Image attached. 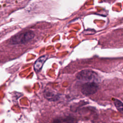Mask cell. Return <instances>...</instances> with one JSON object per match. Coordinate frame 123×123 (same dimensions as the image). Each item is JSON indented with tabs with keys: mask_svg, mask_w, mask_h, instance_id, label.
<instances>
[{
	"mask_svg": "<svg viewBox=\"0 0 123 123\" xmlns=\"http://www.w3.org/2000/svg\"><path fill=\"white\" fill-rule=\"evenodd\" d=\"M34 33L31 31L20 33L12 37L10 39V43L12 45L25 44L32 40L34 37Z\"/></svg>",
	"mask_w": 123,
	"mask_h": 123,
	"instance_id": "obj_1",
	"label": "cell"
},
{
	"mask_svg": "<svg viewBox=\"0 0 123 123\" xmlns=\"http://www.w3.org/2000/svg\"><path fill=\"white\" fill-rule=\"evenodd\" d=\"M97 74L94 71L86 69L79 72L76 75V78L82 81L86 82H94L97 80Z\"/></svg>",
	"mask_w": 123,
	"mask_h": 123,
	"instance_id": "obj_2",
	"label": "cell"
},
{
	"mask_svg": "<svg viewBox=\"0 0 123 123\" xmlns=\"http://www.w3.org/2000/svg\"><path fill=\"white\" fill-rule=\"evenodd\" d=\"M98 89V86L95 82H88L82 86L81 92L83 95L88 96L95 94Z\"/></svg>",
	"mask_w": 123,
	"mask_h": 123,
	"instance_id": "obj_3",
	"label": "cell"
},
{
	"mask_svg": "<svg viewBox=\"0 0 123 123\" xmlns=\"http://www.w3.org/2000/svg\"><path fill=\"white\" fill-rule=\"evenodd\" d=\"M47 59V56L43 55L39 58L34 63V69L36 72H39L42 68L43 65Z\"/></svg>",
	"mask_w": 123,
	"mask_h": 123,
	"instance_id": "obj_4",
	"label": "cell"
},
{
	"mask_svg": "<svg viewBox=\"0 0 123 123\" xmlns=\"http://www.w3.org/2000/svg\"><path fill=\"white\" fill-rule=\"evenodd\" d=\"M45 97L49 100H54L57 99L58 96L53 92L45 91L44 92Z\"/></svg>",
	"mask_w": 123,
	"mask_h": 123,
	"instance_id": "obj_5",
	"label": "cell"
},
{
	"mask_svg": "<svg viewBox=\"0 0 123 123\" xmlns=\"http://www.w3.org/2000/svg\"><path fill=\"white\" fill-rule=\"evenodd\" d=\"M114 103L115 105V106L116 107L117 110L120 111L121 112H123V103L122 101H121L120 100L118 99H114Z\"/></svg>",
	"mask_w": 123,
	"mask_h": 123,
	"instance_id": "obj_6",
	"label": "cell"
}]
</instances>
